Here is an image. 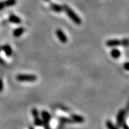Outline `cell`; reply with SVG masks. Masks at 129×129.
I'll return each instance as SVG.
<instances>
[{"label": "cell", "instance_id": "4", "mask_svg": "<svg viewBox=\"0 0 129 129\" xmlns=\"http://www.w3.org/2000/svg\"><path fill=\"white\" fill-rule=\"evenodd\" d=\"M126 114V112L124 109H120L119 112L117 113V118H116V125L118 128H121L122 124H124Z\"/></svg>", "mask_w": 129, "mask_h": 129}, {"label": "cell", "instance_id": "6", "mask_svg": "<svg viewBox=\"0 0 129 129\" xmlns=\"http://www.w3.org/2000/svg\"><path fill=\"white\" fill-rule=\"evenodd\" d=\"M105 44L109 48H117L121 46V40L118 39H110L107 40Z\"/></svg>", "mask_w": 129, "mask_h": 129}, {"label": "cell", "instance_id": "15", "mask_svg": "<svg viewBox=\"0 0 129 129\" xmlns=\"http://www.w3.org/2000/svg\"><path fill=\"white\" fill-rule=\"evenodd\" d=\"M34 123L36 126H43L42 120L40 117H37L36 118H34Z\"/></svg>", "mask_w": 129, "mask_h": 129}, {"label": "cell", "instance_id": "16", "mask_svg": "<svg viewBox=\"0 0 129 129\" xmlns=\"http://www.w3.org/2000/svg\"><path fill=\"white\" fill-rule=\"evenodd\" d=\"M5 6L6 7H12L17 4V0H5Z\"/></svg>", "mask_w": 129, "mask_h": 129}, {"label": "cell", "instance_id": "3", "mask_svg": "<svg viewBox=\"0 0 129 129\" xmlns=\"http://www.w3.org/2000/svg\"><path fill=\"white\" fill-rule=\"evenodd\" d=\"M41 116H42V120L43 122V126L44 129H51L49 125V122L51 121V115L48 111L46 110L42 111L41 112Z\"/></svg>", "mask_w": 129, "mask_h": 129}, {"label": "cell", "instance_id": "8", "mask_svg": "<svg viewBox=\"0 0 129 129\" xmlns=\"http://www.w3.org/2000/svg\"><path fill=\"white\" fill-rule=\"evenodd\" d=\"M9 21L11 23H13V24H19L21 23L22 22V20L20 19V17H18V16L14 15V14H11L9 15L8 19Z\"/></svg>", "mask_w": 129, "mask_h": 129}, {"label": "cell", "instance_id": "12", "mask_svg": "<svg viewBox=\"0 0 129 129\" xmlns=\"http://www.w3.org/2000/svg\"><path fill=\"white\" fill-rule=\"evenodd\" d=\"M2 49L4 51L7 57H11L13 54V49L9 44H5L2 47Z\"/></svg>", "mask_w": 129, "mask_h": 129}, {"label": "cell", "instance_id": "23", "mask_svg": "<svg viewBox=\"0 0 129 129\" xmlns=\"http://www.w3.org/2000/svg\"><path fill=\"white\" fill-rule=\"evenodd\" d=\"M45 2H49V1H50V0H44Z\"/></svg>", "mask_w": 129, "mask_h": 129}, {"label": "cell", "instance_id": "24", "mask_svg": "<svg viewBox=\"0 0 129 129\" xmlns=\"http://www.w3.org/2000/svg\"><path fill=\"white\" fill-rule=\"evenodd\" d=\"M29 129H34V128H32V127H30Z\"/></svg>", "mask_w": 129, "mask_h": 129}, {"label": "cell", "instance_id": "11", "mask_svg": "<svg viewBox=\"0 0 129 129\" xmlns=\"http://www.w3.org/2000/svg\"><path fill=\"white\" fill-rule=\"evenodd\" d=\"M110 54L111 56L112 57L113 59H117L120 58V57L121 56V51L116 48H112V49H111V51L110 52Z\"/></svg>", "mask_w": 129, "mask_h": 129}, {"label": "cell", "instance_id": "21", "mask_svg": "<svg viewBox=\"0 0 129 129\" xmlns=\"http://www.w3.org/2000/svg\"><path fill=\"white\" fill-rule=\"evenodd\" d=\"M123 67H124V69H125L126 71H128V70H129V63H128V62H126L125 63H124V64H123Z\"/></svg>", "mask_w": 129, "mask_h": 129}, {"label": "cell", "instance_id": "13", "mask_svg": "<svg viewBox=\"0 0 129 129\" xmlns=\"http://www.w3.org/2000/svg\"><path fill=\"white\" fill-rule=\"evenodd\" d=\"M105 125H106V127L107 129H119V128L117 127V125L114 124L113 122L110 120H107L106 121Z\"/></svg>", "mask_w": 129, "mask_h": 129}, {"label": "cell", "instance_id": "17", "mask_svg": "<svg viewBox=\"0 0 129 129\" xmlns=\"http://www.w3.org/2000/svg\"><path fill=\"white\" fill-rule=\"evenodd\" d=\"M31 113H32V117H34V118L39 117V111H38V110L36 108H32Z\"/></svg>", "mask_w": 129, "mask_h": 129}, {"label": "cell", "instance_id": "9", "mask_svg": "<svg viewBox=\"0 0 129 129\" xmlns=\"http://www.w3.org/2000/svg\"><path fill=\"white\" fill-rule=\"evenodd\" d=\"M50 8L54 12L57 13H59L63 11V6H61V5H59V4H55V3H51V4H50Z\"/></svg>", "mask_w": 129, "mask_h": 129}, {"label": "cell", "instance_id": "14", "mask_svg": "<svg viewBox=\"0 0 129 129\" xmlns=\"http://www.w3.org/2000/svg\"><path fill=\"white\" fill-rule=\"evenodd\" d=\"M59 121L61 122H62V123H64H64L68 124V123H72L73 122L71 118H68V117H60L59 118Z\"/></svg>", "mask_w": 129, "mask_h": 129}, {"label": "cell", "instance_id": "18", "mask_svg": "<svg viewBox=\"0 0 129 129\" xmlns=\"http://www.w3.org/2000/svg\"><path fill=\"white\" fill-rule=\"evenodd\" d=\"M121 46L127 48L128 46V38H124L122 40H121Z\"/></svg>", "mask_w": 129, "mask_h": 129}, {"label": "cell", "instance_id": "7", "mask_svg": "<svg viewBox=\"0 0 129 129\" xmlns=\"http://www.w3.org/2000/svg\"><path fill=\"white\" fill-rule=\"evenodd\" d=\"M70 118L71 119L73 122H75V123H83L85 121L84 118L82 116L77 115V114H72Z\"/></svg>", "mask_w": 129, "mask_h": 129}, {"label": "cell", "instance_id": "20", "mask_svg": "<svg viewBox=\"0 0 129 129\" xmlns=\"http://www.w3.org/2000/svg\"><path fill=\"white\" fill-rule=\"evenodd\" d=\"M5 7H6L5 2H0V11L3 10Z\"/></svg>", "mask_w": 129, "mask_h": 129}, {"label": "cell", "instance_id": "1", "mask_svg": "<svg viewBox=\"0 0 129 129\" xmlns=\"http://www.w3.org/2000/svg\"><path fill=\"white\" fill-rule=\"evenodd\" d=\"M63 11H64L66 15L69 17L71 20L73 21L75 24L77 25H80L82 23V20L80 17L77 15L76 13L73 10V9L71 8L69 6L67 5H63Z\"/></svg>", "mask_w": 129, "mask_h": 129}, {"label": "cell", "instance_id": "5", "mask_svg": "<svg viewBox=\"0 0 129 129\" xmlns=\"http://www.w3.org/2000/svg\"><path fill=\"white\" fill-rule=\"evenodd\" d=\"M55 34H56L57 37L59 39L60 42H61L62 44H66L68 42V38L61 29H57L56 31H55Z\"/></svg>", "mask_w": 129, "mask_h": 129}, {"label": "cell", "instance_id": "10", "mask_svg": "<svg viewBox=\"0 0 129 129\" xmlns=\"http://www.w3.org/2000/svg\"><path fill=\"white\" fill-rule=\"evenodd\" d=\"M25 32V28L23 27H18L13 31V35L14 37L19 38L22 36L23 33Z\"/></svg>", "mask_w": 129, "mask_h": 129}, {"label": "cell", "instance_id": "19", "mask_svg": "<svg viewBox=\"0 0 129 129\" xmlns=\"http://www.w3.org/2000/svg\"><path fill=\"white\" fill-rule=\"evenodd\" d=\"M4 82H3L2 78H0V92H2V91L4 90Z\"/></svg>", "mask_w": 129, "mask_h": 129}, {"label": "cell", "instance_id": "22", "mask_svg": "<svg viewBox=\"0 0 129 129\" xmlns=\"http://www.w3.org/2000/svg\"><path fill=\"white\" fill-rule=\"evenodd\" d=\"M121 128H122V129H128V124H126V123L124 122V124H122Z\"/></svg>", "mask_w": 129, "mask_h": 129}, {"label": "cell", "instance_id": "2", "mask_svg": "<svg viewBox=\"0 0 129 129\" xmlns=\"http://www.w3.org/2000/svg\"><path fill=\"white\" fill-rule=\"evenodd\" d=\"M37 78L36 75L32 74H19L16 77V79L19 82H35Z\"/></svg>", "mask_w": 129, "mask_h": 129}]
</instances>
